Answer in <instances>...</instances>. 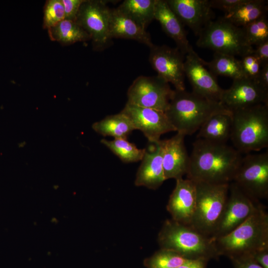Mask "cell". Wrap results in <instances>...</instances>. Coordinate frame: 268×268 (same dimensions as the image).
Here are the masks:
<instances>
[{
  "mask_svg": "<svg viewBox=\"0 0 268 268\" xmlns=\"http://www.w3.org/2000/svg\"><path fill=\"white\" fill-rule=\"evenodd\" d=\"M187 178L196 182L229 184L242 156L235 148L197 138L193 144Z\"/></svg>",
  "mask_w": 268,
  "mask_h": 268,
  "instance_id": "obj_1",
  "label": "cell"
},
{
  "mask_svg": "<svg viewBox=\"0 0 268 268\" xmlns=\"http://www.w3.org/2000/svg\"><path fill=\"white\" fill-rule=\"evenodd\" d=\"M218 254L234 259L251 257L268 249V214L263 205L228 234L214 239Z\"/></svg>",
  "mask_w": 268,
  "mask_h": 268,
  "instance_id": "obj_2",
  "label": "cell"
},
{
  "mask_svg": "<svg viewBox=\"0 0 268 268\" xmlns=\"http://www.w3.org/2000/svg\"><path fill=\"white\" fill-rule=\"evenodd\" d=\"M230 111L219 102L207 99L193 92L174 90L165 113L175 131L192 135L211 116Z\"/></svg>",
  "mask_w": 268,
  "mask_h": 268,
  "instance_id": "obj_3",
  "label": "cell"
},
{
  "mask_svg": "<svg viewBox=\"0 0 268 268\" xmlns=\"http://www.w3.org/2000/svg\"><path fill=\"white\" fill-rule=\"evenodd\" d=\"M232 112L230 139L240 153L259 151L268 146V104Z\"/></svg>",
  "mask_w": 268,
  "mask_h": 268,
  "instance_id": "obj_4",
  "label": "cell"
},
{
  "mask_svg": "<svg viewBox=\"0 0 268 268\" xmlns=\"http://www.w3.org/2000/svg\"><path fill=\"white\" fill-rule=\"evenodd\" d=\"M163 249L175 251L187 259H203L218 254L215 240L191 225L172 220L165 223L159 235Z\"/></svg>",
  "mask_w": 268,
  "mask_h": 268,
  "instance_id": "obj_5",
  "label": "cell"
},
{
  "mask_svg": "<svg viewBox=\"0 0 268 268\" xmlns=\"http://www.w3.org/2000/svg\"><path fill=\"white\" fill-rule=\"evenodd\" d=\"M198 47L233 56L252 54L254 49L247 39L244 28L222 17L210 21L198 36Z\"/></svg>",
  "mask_w": 268,
  "mask_h": 268,
  "instance_id": "obj_6",
  "label": "cell"
},
{
  "mask_svg": "<svg viewBox=\"0 0 268 268\" xmlns=\"http://www.w3.org/2000/svg\"><path fill=\"white\" fill-rule=\"evenodd\" d=\"M195 182L196 204L191 226L211 237L226 202L230 183Z\"/></svg>",
  "mask_w": 268,
  "mask_h": 268,
  "instance_id": "obj_7",
  "label": "cell"
},
{
  "mask_svg": "<svg viewBox=\"0 0 268 268\" xmlns=\"http://www.w3.org/2000/svg\"><path fill=\"white\" fill-rule=\"evenodd\" d=\"M232 182L256 201L267 199L268 152L247 154L242 157Z\"/></svg>",
  "mask_w": 268,
  "mask_h": 268,
  "instance_id": "obj_8",
  "label": "cell"
},
{
  "mask_svg": "<svg viewBox=\"0 0 268 268\" xmlns=\"http://www.w3.org/2000/svg\"><path fill=\"white\" fill-rule=\"evenodd\" d=\"M263 205L231 182L224 208L211 237L215 239L228 234Z\"/></svg>",
  "mask_w": 268,
  "mask_h": 268,
  "instance_id": "obj_9",
  "label": "cell"
},
{
  "mask_svg": "<svg viewBox=\"0 0 268 268\" xmlns=\"http://www.w3.org/2000/svg\"><path fill=\"white\" fill-rule=\"evenodd\" d=\"M174 92L169 83L158 75H141L129 87L127 103L165 112Z\"/></svg>",
  "mask_w": 268,
  "mask_h": 268,
  "instance_id": "obj_10",
  "label": "cell"
},
{
  "mask_svg": "<svg viewBox=\"0 0 268 268\" xmlns=\"http://www.w3.org/2000/svg\"><path fill=\"white\" fill-rule=\"evenodd\" d=\"M110 9L100 0H84L75 22L89 35L94 50H103L110 45L109 33Z\"/></svg>",
  "mask_w": 268,
  "mask_h": 268,
  "instance_id": "obj_11",
  "label": "cell"
},
{
  "mask_svg": "<svg viewBox=\"0 0 268 268\" xmlns=\"http://www.w3.org/2000/svg\"><path fill=\"white\" fill-rule=\"evenodd\" d=\"M149 61L157 75L172 83L176 90H185V57L177 48L153 45L149 47Z\"/></svg>",
  "mask_w": 268,
  "mask_h": 268,
  "instance_id": "obj_12",
  "label": "cell"
},
{
  "mask_svg": "<svg viewBox=\"0 0 268 268\" xmlns=\"http://www.w3.org/2000/svg\"><path fill=\"white\" fill-rule=\"evenodd\" d=\"M121 112L129 117L135 130L140 131L151 143L159 142L162 134L175 131L165 112L127 103Z\"/></svg>",
  "mask_w": 268,
  "mask_h": 268,
  "instance_id": "obj_13",
  "label": "cell"
},
{
  "mask_svg": "<svg viewBox=\"0 0 268 268\" xmlns=\"http://www.w3.org/2000/svg\"><path fill=\"white\" fill-rule=\"evenodd\" d=\"M184 71L192 85V92L207 99L219 102L223 89L214 76L206 68L203 60L193 49L186 54Z\"/></svg>",
  "mask_w": 268,
  "mask_h": 268,
  "instance_id": "obj_14",
  "label": "cell"
},
{
  "mask_svg": "<svg viewBox=\"0 0 268 268\" xmlns=\"http://www.w3.org/2000/svg\"><path fill=\"white\" fill-rule=\"evenodd\" d=\"M219 102L230 111L268 104V91L254 80L247 77L236 79L229 88L223 90Z\"/></svg>",
  "mask_w": 268,
  "mask_h": 268,
  "instance_id": "obj_15",
  "label": "cell"
},
{
  "mask_svg": "<svg viewBox=\"0 0 268 268\" xmlns=\"http://www.w3.org/2000/svg\"><path fill=\"white\" fill-rule=\"evenodd\" d=\"M169 7L184 25L199 36L212 20L214 13L208 0H166Z\"/></svg>",
  "mask_w": 268,
  "mask_h": 268,
  "instance_id": "obj_16",
  "label": "cell"
},
{
  "mask_svg": "<svg viewBox=\"0 0 268 268\" xmlns=\"http://www.w3.org/2000/svg\"><path fill=\"white\" fill-rule=\"evenodd\" d=\"M196 204L195 182L187 178L176 180V184L167 204L173 220L191 225Z\"/></svg>",
  "mask_w": 268,
  "mask_h": 268,
  "instance_id": "obj_17",
  "label": "cell"
},
{
  "mask_svg": "<svg viewBox=\"0 0 268 268\" xmlns=\"http://www.w3.org/2000/svg\"><path fill=\"white\" fill-rule=\"evenodd\" d=\"M185 136L177 133L169 139L160 141L165 180L183 178L187 173L190 156L184 143Z\"/></svg>",
  "mask_w": 268,
  "mask_h": 268,
  "instance_id": "obj_18",
  "label": "cell"
},
{
  "mask_svg": "<svg viewBox=\"0 0 268 268\" xmlns=\"http://www.w3.org/2000/svg\"><path fill=\"white\" fill-rule=\"evenodd\" d=\"M160 141L151 143L148 149L145 148L141 163L138 169L135 185L156 189L165 180L162 163V155Z\"/></svg>",
  "mask_w": 268,
  "mask_h": 268,
  "instance_id": "obj_19",
  "label": "cell"
},
{
  "mask_svg": "<svg viewBox=\"0 0 268 268\" xmlns=\"http://www.w3.org/2000/svg\"><path fill=\"white\" fill-rule=\"evenodd\" d=\"M154 19L159 22L163 30L174 41L176 48L182 53L187 54L193 49L184 24L170 8L166 0H156Z\"/></svg>",
  "mask_w": 268,
  "mask_h": 268,
  "instance_id": "obj_20",
  "label": "cell"
},
{
  "mask_svg": "<svg viewBox=\"0 0 268 268\" xmlns=\"http://www.w3.org/2000/svg\"><path fill=\"white\" fill-rule=\"evenodd\" d=\"M109 33L111 39L123 38L137 41L149 47L153 44L149 33L118 8L110 9Z\"/></svg>",
  "mask_w": 268,
  "mask_h": 268,
  "instance_id": "obj_21",
  "label": "cell"
},
{
  "mask_svg": "<svg viewBox=\"0 0 268 268\" xmlns=\"http://www.w3.org/2000/svg\"><path fill=\"white\" fill-rule=\"evenodd\" d=\"M231 127L232 112L218 113L201 126L197 137L212 142L226 143L230 137Z\"/></svg>",
  "mask_w": 268,
  "mask_h": 268,
  "instance_id": "obj_22",
  "label": "cell"
},
{
  "mask_svg": "<svg viewBox=\"0 0 268 268\" xmlns=\"http://www.w3.org/2000/svg\"><path fill=\"white\" fill-rule=\"evenodd\" d=\"M268 0H244L223 18L235 25L244 27L248 24L267 15Z\"/></svg>",
  "mask_w": 268,
  "mask_h": 268,
  "instance_id": "obj_23",
  "label": "cell"
},
{
  "mask_svg": "<svg viewBox=\"0 0 268 268\" xmlns=\"http://www.w3.org/2000/svg\"><path fill=\"white\" fill-rule=\"evenodd\" d=\"M93 129L104 136L114 138L127 139L134 130H135L131 120L122 112L109 115L92 125Z\"/></svg>",
  "mask_w": 268,
  "mask_h": 268,
  "instance_id": "obj_24",
  "label": "cell"
},
{
  "mask_svg": "<svg viewBox=\"0 0 268 268\" xmlns=\"http://www.w3.org/2000/svg\"><path fill=\"white\" fill-rule=\"evenodd\" d=\"M50 39L63 45L90 40L88 34L75 21L64 19L48 29Z\"/></svg>",
  "mask_w": 268,
  "mask_h": 268,
  "instance_id": "obj_25",
  "label": "cell"
},
{
  "mask_svg": "<svg viewBox=\"0 0 268 268\" xmlns=\"http://www.w3.org/2000/svg\"><path fill=\"white\" fill-rule=\"evenodd\" d=\"M203 63L214 76H225L233 80L246 77L241 61L235 56L214 52L212 60L209 62L203 60Z\"/></svg>",
  "mask_w": 268,
  "mask_h": 268,
  "instance_id": "obj_26",
  "label": "cell"
},
{
  "mask_svg": "<svg viewBox=\"0 0 268 268\" xmlns=\"http://www.w3.org/2000/svg\"><path fill=\"white\" fill-rule=\"evenodd\" d=\"M156 0H125L117 8L146 29L154 19Z\"/></svg>",
  "mask_w": 268,
  "mask_h": 268,
  "instance_id": "obj_27",
  "label": "cell"
},
{
  "mask_svg": "<svg viewBox=\"0 0 268 268\" xmlns=\"http://www.w3.org/2000/svg\"><path fill=\"white\" fill-rule=\"evenodd\" d=\"M100 141L125 163L141 160L145 151V148H138L134 143L125 138L102 139Z\"/></svg>",
  "mask_w": 268,
  "mask_h": 268,
  "instance_id": "obj_28",
  "label": "cell"
},
{
  "mask_svg": "<svg viewBox=\"0 0 268 268\" xmlns=\"http://www.w3.org/2000/svg\"><path fill=\"white\" fill-rule=\"evenodd\" d=\"M188 259L172 250L163 249L148 262L149 268H177Z\"/></svg>",
  "mask_w": 268,
  "mask_h": 268,
  "instance_id": "obj_29",
  "label": "cell"
},
{
  "mask_svg": "<svg viewBox=\"0 0 268 268\" xmlns=\"http://www.w3.org/2000/svg\"><path fill=\"white\" fill-rule=\"evenodd\" d=\"M244 29L249 44L256 46L268 40V20L267 15L248 24Z\"/></svg>",
  "mask_w": 268,
  "mask_h": 268,
  "instance_id": "obj_30",
  "label": "cell"
},
{
  "mask_svg": "<svg viewBox=\"0 0 268 268\" xmlns=\"http://www.w3.org/2000/svg\"><path fill=\"white\" fill-rule=\"evenodd\" d=\"M65 19L62 0H48L44 7L43 27L48 29Z\"/></svg>",
  "mask_w": 268,
  "mask_h": 268,
  "instance_id": "obj_31",
  "label": "cell"
},
{
  "mask_svg": "<svg viewBox=\"0 0 268 268\" xmlns=\"http://www.w3.org/2000/svg\"><path fill=\"white\" fill-rule=\"evenodd\" d=\"M240 61L245 77L256 80L262 67L258 59L250 54L242 57Z\"/></svg>",
  "mask_w": 268,
  "mask_h": 268,
  "instance_id": "obj_32",
  "label": "cell"
},
{
  "mask_svg": "<svg viewBox=\"0 0 268 268\" xmlns=\"http://www.w3.org/2000/svg\"><path fill=\"white\" fill-rule=\"evenodd\" d=\"M84 0H62L65 19L75 21L80 7Z\"/></svg>",
  "mask_w": 268,
  "mask_h": 268,
  "instance_id": "obj_33",
  "label": "cell"
},
{
  "mask_svg": "<svg viewBox=\"0 0 268 268\" xmlns=\"http://www.w3.org/2000/svg\"><path fill=\"white\" fill-rule=\"evenodd\" d=\"M244 0H209V4L211 8L219 9L228 13L235 9L238 5L242 3Z\"/></svg>",
  "mask_w": 268,
  "mask_h": 268,
  "instance_id": "obj_34",
  "label": "cell"
},
{
  "mask_svg": "<svg viewBox=\"0 0 268 268\" xmlns=\"http://www.w3.org/2000/svg\"><path fill=\"white\" fill-rule=\"evenodd\" d=\"M260 62L261 67L268 64V40L256 46L253 53Z\"/></svg>",
  "mask_w": 268,
  "mask_h": 268,
  "instance_id": "obj_35",
  "label": "cell"
},
{
  "mask_svg": "<svg viewBox=\"0 0 268 268\" xmlns=\"http://www.w3.org/2000/svg\"><path fill=\"white\" fill-rule=\"evenodd\" d=\"M236 268H263L251 257L234 259Z\"/></svg>",
  "mask_w": 268,
  "mask_h": 268,
  "instance_id": "obj_36",
  "label": "cell"
},
{
  "mask_svg": "<svg viewBox=\"0 0 268 268\" xmlns=\"http://www.w3.org/2000/svg\"><path fill=\"white\" fill-rule=\"evenodd\" d=\"M251 258L263 268H268V249L257 252Z\"/></svg>",
  "mask_w": 268,
  "mask_h": 268,
  "instance_id": "obj_37",
  "label": "cell"
},
{
  "mask_svg": "<svg viewBox=\"0 0 268 268\" xmlns=\"http://www.w3.org/2000/svg\"><path fill=\"white\" fill-rule=\"evenodd\" d=\"M266 91H268V64L262 67L255 80Z\"/></svg>",
  "mask_w": 268,
  "mask_h": 268,
  "instance_id": "obj_38",
  "label": "cell"
},
{
  "mask_svg": "<svg viewBox=\"0 0 268 268\" xmlns=\"http://www.w3.org/2000/svg\"><path fill=\"white\" fill-rule=\"evenodd\" d=\"M205 260L188 259L177 268H204Z\"/></svg>",
  "mask_w": 268,
  "mask_h": 268,
  "instance_id": "obj_39",
  "label": "cell"
}]
</instances>
